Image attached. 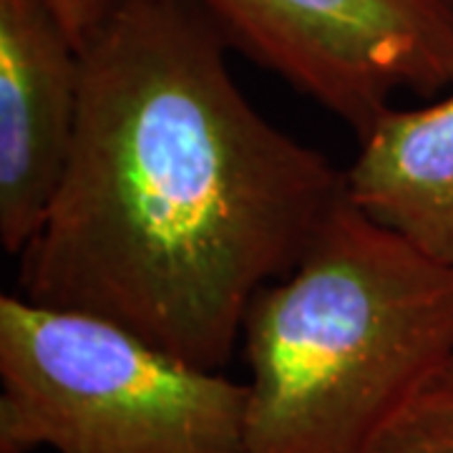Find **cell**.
Segmentation results:
<instances>
[{"label": "cell", "instance_id": "6da1fadb", "mask_svg": "<svg viewBox=\"0 0 453 453\" xmlns=\"http://www.w3.org/2000/svg\"><path fill=\"white\" fill-rule=\"evenodd\" d=\"M226 53L192 5L111 0L81 46L64 179L18 255L20 297L214 372L345 196L342 169L267 121Z\"/></svg>", "mask_w": 453, "mask_h": 453}, {"label": "cell", "instance_id": "8992f818", "mask_svg": "<svg viewBox=\"0 0 453 453\" xmlns=\"http://www.w3.org/2000/svg\"><path fill=\"white\" fill-rule=\"evenodd\" d=\"M357 139L345 199L436 262L453 265V91L383 111Z\"/></svg>", "mask_w": 453, "mask_h": 453}, {"label": "cell", "instance_id": "7a4b0ae2", "mask_svg": "<svg viewBox=\"0 0 453 453\" xmlns=\"http://www.w3.org/2000/svg\"><path fill=\"white\" fill-rule=\"evenodd\" d=\"M244 453H371L453 356V265L345 196L244 315Z\"/></svg>", "mask_w": 453, "mask_h": 453}, {"label": "cell", "instance_id": "277c9868", "mask_svg": "<svg viewBox=\"0 0 453 453\" xmlns=\"http://www.w3.org/2000/svg\"><path fill=\"white\" fill-rule=\"evenodd\" d=\"M229 50L360 136L401 91L453 88V0H179Z\"/></svg>", "mask_w": 453, "mask_h": 453}, {"label": "cell", "instance_id": "3957f363", "mask_svg": "<svg viewBox=\"0 0 453 453\" xmlns=\"http://www.w3.org/2000/svg\"><path fill=\"white\" fill-rule=\"evenodd\" d=\"M247 383L106 318L0 297V453H244Z\"/></svg>", "mask_w": 453, "mask_h": 453}, {"label": "cell", "instance_id": "ba28073f", "mask_svg": "<svg viewBox=\"0 0 453 453\" xmlns=\"http://www.w3.org/2000/svg\"><path fill=\"white\" fill-rule=\"evenodd\" d=\"M71 41L81 49L111 8V0H49Z\"/></svg>", "mask_w": 453, "mask_h": 453}, {"label": "cell", "instance_id": "52a82bcc", "mask_svg": "<svg viewBox=\"0 0 453 453\" xmlns=\"http://www.w3.org/2000/svg\"><path fill=\"white\" fill-rule=\"evenodd\" d=\"M371 453H453V356L383 431Z\"/></svg>", "mask_w": 453, "mask_h": 453}, {"label": "cell", "instance_id": "5b68a950", "mask_svg": "<svg viewBox=\"0 0 453 453\" xmlns=\"http://www.w3.org/2000/svg\"><path fill=\"white\" fill-rule=\"evenodd\" d=\"M81 49L49 0H0V242L20 255L64 179Z\"/></svg>", "mask_w": 453, "mask_h": 453}]
</instances>
